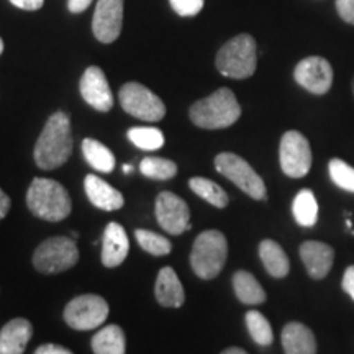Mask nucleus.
<instances>
[{
  "instance_id": "nucleus-1",
  "label": "nucleus",
  "mask_w": 354,
  "mask_h": 354,
  "mask_svg": "<svg viewBox=\"0 0 354 354\" xmlns=\"http://www.w3.org/2000/svg\"><path fill=\"white\" fill-rule=\"evenodd\" d=\"M71 153H73V135H71L69 117L64 112L53 113L35 145V162L39 169L51 171L63 166Z\"/></svg>"
},
{
  "instance_id": "nucleus-2",
  "label": "nucleus",
  "mask_w": 354,
  "mask_h": 354,
  "mask_svg": "<svg viewBox=\"0 0 354 354\" xmlns=\"http://www.w3.org/2000/svg\"><path fill=\"white\" fill-rule=\"evenodd\" d=\"M194 125L205 130H221L238 122L241 117V107L230 88L221 87L205 99L197 100L189 110Z\"/></svg>"
},
{
  "instance_id": "nucleus-3",
  "label": "nucleus",
  "mask_w": 354,
  "mask_h": 354,
  "mask_svg": "<svg viewBox=\"0 0 354 354\" xmlns=\"http://www.w3.org/2000/svg\"><path fill=\"white\" fill-rule=\"evenodd\" d=\"M26 205L35 216L46 221L68 218L73 210V202L64 185L44 177H37L30 184L26 192Z\"/></svg>"
},
{
  "instance_id": "nucleus-4",
  "label": "nucleus",
  "mask_w": 354,
  "mask_h": 354,
  "mask_svg": "<svg viewBox=\"0 0 354 354\" xmlns=\"http://www.w3.org/2000/svg\"><path fill=\"white\" fill-rule=\"evenodd\" d=\"M216 69L225 77L246 79L258 66V46L251 35H238L220 48L215 59Z\"/></svg>"
},
{
  "instance_id": "nucleus-5",
  "label": "nucleus",
  "mask_w": 354,
  "mask_h": 354,
  "mask_svg": "<svg viewBox=\"0 0 354 354\" xmlns=\"http://www.w3.org/2000/svg\"><path fill=\"white\" fill-rule=\"evenodd\" d=\"M228 256V243L218 230H207L198 234L190 253V266L197 277L212 281L223 269Z\"/></svg>"
},
{
  "instance_id": "nucleus-6",
  "label": "nucleus",
  "mask_w": 354,
  "mask_h": 354,
  "mask_svg": "<svg viewBox=\"0 0 354 354\" xmlns=\"http://www.w3.org/2000/svg\"><path fill=\"white\" fill-rule=\"evenodd\" d=\"M79 261L76 240L68 236H53L43 241L33 253L35 269L43 274H59L74 268Z\"/></svg>"
},
{
  "instance_id": "nucleus-7",
  "label": "nucleus",
  "mask_w": 354,
  "mask_h": 354,
  "mask_svg": "<svg viewBox=\"0 0 354 354\" xmlns=\"http://www.w3.org/2000/svg\"><path fill=\"white\" fill-rule=\"evenodd\" d=\"M215 169L238 185L243 192L254 201H266V184L250 162L234 153H220L215 158Z\"/></svg>"
},
{
  "instance_id": "nucleus-8",
  "label": "nucleus",
  "mask_w": 354,
  "mask_h": 354,
  "mask_svg": "<svg viewBox=\"0 0 354 354\" xmlns=\"http://www.w3.org/2000/svg\"><path fill=\"white\" fill-rule=\"evenodd\" d=\"M118 99L122 109L140 120L159 122L166 115L165 102L140 82H127L120 88Z\"/></svg>"
},
{
  "instance_id": "nucleus-9",
  "label": "nucleus",
  "mask_w": 354,
  "mask_h": 354,
  "mask_svg": "<svg viewBox=\"0 0 354 354\" xmlns=\"http://www.w3.org/2000/svg\"><path fill=\"white\" fill-rule=\"evenodd\" d=\"M109 317V304L100 295L86 294L79 295L66 305L64 320L71 328L77 331L95 330Z\"/></svg>"
},
{
  "instance_id": "nucleus-10",
  "label": "nucleus",
  "mask_w": 354,
  "mask_h": 354,
  "mask_svg": "<svg viewBox=\"0 0 354 354\" xmlns=\"http://www.w3.org/2000/svg\"><path fill=\"white\" fill-rule=\"evenodd\" d=\"M281 169L292 179H300L308 174L312 167V149L308 140L300 131H286L279 146Z\"/></svg>"
},
{
  "instance_id": "nucleus-11",
  "label": "nucleus",
  "mask_w": 354,
  "mask_h": 354,
  "mask_svg": "<svg viewBox=\"0 0 354 354\" xmlns=\"http://www.w3.org/2000/svg\"><path fill=\"white\" fill-rule=\"evenodd\" d=\"M295 82L313 95H323L333 84V68L325 57L308 56L295 66Z\"/></svg>"
},
{
  "instance_id": "nucleus-12",
  "label": "nucleus",
  "mask_w": 354,
  "mask_h": 354,
  "mask_svg": "<svg viewBox=\"0 0 354 354\" xmlns=\"http://www.w3.org/2000/svg\"><path fill=\"white\" fill-rule=\"evenodd\" d=\"M156 220L165 232L180 234L190 230V210L183 198L172 192H161L156 198Z\"/></svg>"
},
{
  "instance_id": "nucleus-13",
  "label": "nucleus",
  "mask_w": 354,
  "mask_h": 354,
  "mask_svg": "<svg viewBox=\"0 0 354 354\" xmlns=\"http://www.w3.org/2000/svg\"><path fill=\"white\" fill-rule=\"evenodd\" d=\"M123 25V0H99L92 30L100 43H113L120 37Z\"/></svg>"
},
{
  "instance_id": "nucleus-14",
  "label": "nucleus",
  "mask_w": 354,
  "mask_h": 354,
  "mask_svg": "<svg viewBox=\"0 0 354 354\" xmlns=\"http://www.w3.org/2000/svg\"><path fill=\"white\" fill-rule=\"evenodd\" d=\"M79 91H81L82 99L99 112H109L113 107V95L107 77H105L104 71L97 66H91L86 69L81 82H79Z\"/></svg>"
},
{
  "instance_id": "nucleus-15",
  "label": "nucleus",
  "mask_w": 354,
  "mask_h": 354,
  "mask_svg": "<svg viewBox=\"0 0 354 354\" xmlns=\"http://www.w3.org/2000/svg\"><path fill=\"white\" fill-rule=\"evenodd\" d=\"M299 253L310 277L320 281L328 276L335 261V250L330 245L322 241H305L300 245Z\"/></svg>"
},
{
  "instance_id": "nucleus-16",
  "label": "nucleus",
  "mask_w": 354,
  "mask_h": 354,
  "mask_svg": "<svg viewBox=\"0 0 354 354\" xmlns=\"http://www.w3.org/2000/svg\"><path fill=\"white\" fill-rule=\"evenodd\" d=\"M130 251V241H128L127 232L120 223L107 225L102 240V264L105 268H118L127 259Z\"/></svg>"
},
{
  "instance_id": "nucleus-17",
  "label": "nucleus",
  "mask_w": 354,
  "mask_h": 354,
  "mask_svg": "<svg viewBox=\"0 0 354 354\" xmlns=\"http://www.w3.org/2000/svg\"><path fill=\"white\" fill-rule=\"evenodd\" d=\"M32 336V323L26 318H13L0 330V354H24Z\"/></svg>"
},
{
  "instance_id": "nucleus-18",
  "label": "nucleus",
  "mask_w": 354,
  "mask_h": 354,
  "mask_svg": "<svg viewBox=\"0 0 354 354\" xmlns=\"http://www.w3.org/2000/svg\"><path fill=\"white\" fill-rule=\"evenodd\" d=\"M281 339L286 354H317L315 335L304 323H287L282 328Z\"/></svg>"
},
{
  "instance_id": "nucleus-19",
  "label": "nucleus",
  "mask_w": 354,
  "mask_h": 354,
  "mask_svg": "<svg viewBox=\"0 0 354 354\" xmlns=\"http://www.w3.org/2000/svg\"><path fill=\"white\" fill-rule=\"evenodd\" d=\"M84 187H86V194L97 209L105 212H113L123 207V196L117 189H113L109 183L100 179L99 176L88 174L84 180Z\"/></svg>"
},
{
  "instance_id": "nucleus-20",
  "label": "nucleus",
  "mask_w": 354,
  "mask_h": 354,
  "mask_svg": "<svg viewBox=\"0 0 354 354\" xmlns=\"http://www.w3.org/2000/svg\"><path fill=\"white\" fill-rule=\"evenodd\" d=\"M154 295H156V300L162 307L179 308L184 305V287L180 284L174 269L169 268V266H166V268L159 271L156 286H154Z\"/></svg>"
},
{
  "instance_id": "nucleus-21",
  "label": "nucleus",
  "mask_w": 354,
  "mask_h": 354,
  "mask_svg": "<svg viewBox=\"0 0 354 354\" xmlns=\"http://www.w3.org/2000/svg\"><path fill=\"white\" fill-rule=\"evenodd\" d=\"M259 258L269 276L282 279L290 271V263L282 246L274 240H263L259 245Z\"/></svg>"
},
{
  "instance_id": "nucleus-22",
  "label": "nucleus",
  "mask_w": 354,
  "mask_h": 354,
  "mask_svg": "<svg viewBox=\"0 0 354 354\" xmlns=\"http://www.w3.org/2000/svg\"><path fill=\"white\" fill-rule=\"evenodd\" d=\"M94 354H125L127 339L125 333L118 325L104 326L92 338Z\"/></svg>"
},
{
  "instance_id": "nucleus-23",
  "label": "nucleus",
  "mask_w": 354,
  "mask_h": 354,
  "mask_svg": "<svg viewBox=\"0 0 354 354\" xmlns=\"http://www.w3.org/2000/svg\"><path fill=\"white\" fill-rule=\"evenodd\" d=\"M233 289L240 302L246 305H259L266 300V292L253 274L238 271L233 276Z\"/></svg>"
},
{
  "instance_id": "nucleus-24",
  "label": "nucleus",
  "mask_w": 354,
  "mask_h": 354,
  "mask_svg": "<svg viewBox=\"0 0 354 354\" xmlns=\"http://www.w3.org/2000/svg\"><path fill=\"white\" fill-rule=\"evenodd\" d=\"M82 153L86 161L94 167L95 171L99 172H109L113 171L115 167V156L113 153L110 151L105 145H102L100 141L92 140V138H86L82 141Z\"/></svg>"
},
{
  "instance_id": "nucleus-25",
  "label": "nucleus",
  "mask_w": 354,
  "mask_h": 354,
  "mask_svg": "<svg viewBox=\"0 0 354 354\" xmlns=\"http://www.w3.org/2000/svg\"><path fill=\"white\" fill-rule=\"evenodd\" d=\"M292 214L300 227H313L318 218V203L312 190L304 189L295 196Z\"/></svg>"
},
{
  "instance_id": "nucleus-26",
  "label": "nucleus",
  "mask_w": 354,
  "mask_h": 354,
  "mask_svg": "<svg viewBox=\"0 0 354 354\" xmlns=\"http://www.w3.org/2000/svg\"><path fill=\"white\" fill-rule=\"evenodd\" d=\"M189 185L192 192H196L198 197L212 203L216 209H225L228 205V194L214 180L205 179V177H192L189 180Z\"/></svg>"
},
{
  "instance_id": "nucleus-27",
  "label": "nucleus",
  "mask_w": 354,
  "mask_h": 354,
  "mask_svg": "<svg viewBox=\"0 0 354 354\" xmlns=\"http://www.w3.org/2000/svg\"><path fill=\"white\" fill-rule=\"evenodd\" d=\"M248 331H250L251 338L259 346H269L274 342V333L271 323L268 322L263 313L258 310H250L245 317Z\"/></svg>"
},
{
  "instance_id": "nucleus-28",
  "label": "nucleus",
  "mask_w": 354,
  "mask_h": 354,
  "mask_svg": "<svg viewBox=\"0 0 354 354\" xmlns=\"http://www.w3.org/2000/svg\"><path fill=\"white\" fill-rule=\"evenodd\" d=\"M127 135L133 145L138 146L140 149H145V151H156L165 145V135L159 128L154 127L130 128Z\"/></svg>"
},
{
  "instance_id": "nucleus-29",
  "label": "nucleus",
  "mask_w": 354,
  "mask_h": 354,
  "mask_svg": "<svg viewBox=\"0 0 354 354\" xmlns=\"http://www.w3.org/2000/svg\"><path fill=\"white\" fill-rule=\"evenodd\" d=\"M141 174L156 180L172 179L177 174V166L171 159L162 158H145L140 165Z\"/></svg>"
},
{
  "instance_id": "nucleus-30",
  "label": "nucleus",
  "mask_w": 354,
  "mask_h": 354,
  "mask_svg": "<svg viewBox=\"0 0 354 354\" xmlns=\"http://www.w3.org/2000/svg\"><path fill=\"white\" fill-rule=\"evenodd\" d=\"M136 241L143 248L146 253L153 256H166L171 253L172 245L169 240H166L161 234L149 232V230H136L135 232Z\"/></svg>"
},
{
  "instance_id": "nucleus-31",
  "label": "nucleus",
  "mask_w": 354,
  "mask_h": 354,
  "mask_svg": "<svg viewBox=\"0 0 354 354\" xmlns=\"http://www.w3.org/2000/svg\"><path fill=\"white\" fill-rule=\"evenodd\" d=\"M331 180L343 190L354 194V167H351L343 159H331L328 165Z\"/></svg>"
},
{
  "instance_id": "nucleus-32",
  "label": "nucleus",
  "mask_w": 354,
  "mask_h": 354,
  "mask_svg": "<svg viewBox=\"0 0 354 354\" xmlns=\"http://www.w3.org/2000/svg\"><path fill=\"white\" fill-rule=\"evenodd\" d=\"M172 10L180 17H194L203 8V0H169Z\"/></svg>"
},
{
  "instance_id": "nucleus-33",
  "label": "nucleus",
  "mask_w": 354,
  "mask_h": 354,
  "mask_svg": "<svg viewBox=\"0 0 354 354\" xmlns=\"http://www.w3.org/2000/svg\"><path fill=\"white\" fill-rule=\"evenodd\" d=\"M336 10L349 25H354V0H336Z\"/></svg>"
},
{
  "instance_id": "nucleus-34",
  "label": "nucleus",
  "mask_w": 354,
  "mask_h": 354,
  "mask_svg": "<svg viewBox=\"0 0 354 354\" xmlns=\"http://www.w3.org/2000/svg\"><path fill=\"white\" fill-rule=\"evenodd\" d=\"M342 286L343 290L354 300V266H349L346 271H344Z\"/></svg>"
},
{
  "instance_id": "nucleus-35",
  "label": "nucleus",
  "mask_w": 354,
  "mask_h": 354,
  "mask_svg": "<svg viewBox=\"0 0 354 354\" xmlns=\"http://www.w3.org/2000/svg\"><path fill=\"white\" fill-rule=\"evenodd\" d=\"M15 7L21 8V10H39V8L43 7L44 0H10Z\"/></svg>"
},
{
  "instance_id": "nucleus-36",
  "label": "nucleus",
  "mask_w": 354,
  "mask_h": 354,
  "mask_svg": "<svg viewBox=\"0 0 354 354\" xmlns=\"http://www.w3.org/2000/svg\"><path fill=\"white\" fill-rule=\"evenodd\" d=\"M35 354H73V353L63 346H57V344L46 343V344H41V346H38Z\"/></svg>"
},
{
  "instance_id": "nucleus-37",
  "label": "nucleus",
  "mask_w": 354,
  "mask_h": 354,
  "mask_svg": "<svg viewBox=\"0 0 354 354\" xmlns=\"http://www.w3.org/2000/svg\"><path fill=\"white\" fill-rule=\"evenodd\" d=\"M92 0H68V8L73 13H81L87 10V7L91 6Z\"/></svg>"
},
{
  "instance_id": "nucleus-38",
  "label": "nucleus",
  "mask_w": 354,
  "mask_h": 354,
  "mask_svg": "<svg viewBox=\"0 0 354 354\" xmlns=\"http://www.w3.org/2000/svg\"><path fill=\"white\" fill-rule=\"evenodd\" d=\"M10 197L7 196L6 192H3L2 189H0V220L6 218V215L8 214V210H10Z\"/></svg>"
},
{
  "instance_id": "nucleus-39",
  "label": "nucleus",
  "mask_w": 354,
  "mask_h": 354,
  "mask_svg": "<svg viewBox=\"0 0 354 354\" xmlns=\"http://www.w3.org/2000/svg\"><path fill=\"white\" fill-rule=\"evenodd\" d=\"M221 354H248L245 349L241 348H236V346H232V348H227L225 351H221Z\"/></svg>"
},
{
  "instance_id": "nucleus-40",
  "label": "nucleus",
  "mask_w": 354,
  "mask_h": 354,
  "mask_svg": "<svg viewBox=\"0 0 354 354\" xmlns=\"http://www.w3.org/2000/svg\"><path fill=\"white\" fill-rule=\"evenodd\" d=\"M133 171V167L130 165H125L123 166V172H127V174H130V172Z\"/></svg>"
},
{
  "instance_id": "nucleus-41",
  "label": "nucleus",
  "mask_w": 354,
  "mask_h": 354,
  "mask_svg": "<svg viewBox=\"0 0 354 354\" xmlns=\"http://www.w3.org/2000/svg\"><path fill=\"white\" fill-rule=\"evenodd\" d=\"M2 51H3V41L2 38H0V55H2Z\"/></svg>"
},
{
  "instance_id": "nucleus-42",
  "label": "nucleus",
  "mask_w": 354,
  "mask_h": 354,
  "mask_svg": "<svg viewBox=\"0 0 354 354\" xmlns=\"http://www.w3.org/2000/svg\"><path fill=\"white\" fill-rule=\"evenodd\" d=\"M79 236V233H76V232H71V238H77Z\"/></svg>"
},
{
  "instance_id": "nucleus-43",
  "label": "nucleus",
  "mask_w": 354,
  "mask_h": 354,
  "mask_svg": "<svg viewBox=\"0 0 354 354\" xmlns=\"http://www.w3.org/2000/svg\"><path fill=\"white\" fill-rule=\"evenodd\" d=\"M353 95H354V79H353Z\"/></svg>"
}]
</instances>
